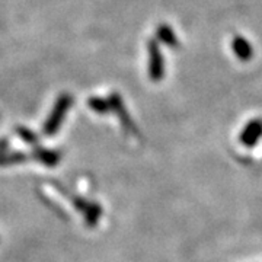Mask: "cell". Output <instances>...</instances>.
<instances>
[{
	"instance_id": "1",
	"label": "cell",
	"mask_w": 262,
	"mask_h": 262,
	"mask_svg": "<svg viewBox=\"0 0 262 262\" xmlns=\"http://www.w3.org/2000/svg\"><path fill=\"white\" fill-rule=\"evenodd\" d=\"M72 103H73V98H72V95L69 94H63L57 99L53 111L50 113L47 121L44 124V134L46 136H53L58 131L61 122L64 120V115L70 110Z\"/></svg>"
},
{
	"instance_id": "2",
	"label": "cell",
	"mask_w": 262,
	"mask_h": 262,
	"mask_svg": "<svg viewBox=\"0 0 262 262\" xmlns=\"http://www.w3.org/2000/svg\"><path fill=\"white\" fill-rule=\"evenodd\" d=\"M34 159L38 160L39 163L46 165L48 168H54L58 165V162L61 159V155L57 150H48V149H35L32 153Z\"/></svg>"
},
{
	"instance_id": "3",
	"label": "cell",
	"mask_w": 262,
	"mask_h": 262,
	"mask_svg": "<svg viewBox=\"0 0 262 262\" xmlns=\"http://www.w3.org/2000/svg\"><path fill=\"white\" fill-rule=\"evenodd\" d=\"M28 159V156L25 153L20 151H12V153H0V166H9V165H16L22 163Z\"/></svg>"
},
{
	"instance_id": "4",
	"label": "cell",
	"mask_w": 262,
	"mask_h": 262,
	"mask_svg": "<svg viewBox=\"0 0 262 262\" xmlns=\"http://www.w3.org/2000/svg\"><path fill=\"white\" fill-rule=\"evenodd\" d=\"M101 215H102V208L101 206H98V204H95V203H91L89 207H88V210L84 211V222H86V225L89 226V227H94L98 223V220L101 219Z\"/></svg>"
},
{
	"instance_id": "5",
	"label": "cell",
	"mask_w": 262,
	"mask_h": 262,
	"mask_svg": "<svg viewBox=\"0 0 262 262\" xmlns=\"http://www.w3.org/2000/svg\"><path fill=\"white\" fill-rule=\"evenodd\" d=\"M16 133L22 137V140L25 141V143H28V144H31V146H35L38 143V137L32 133V131L29 130V128L18 127V128H16Z\"/></svg>"
},
{
	"instance_id": "6",
	"label": "cell",
	"mask_w": 262,
	"mask_h": 262,
	"mask_svg": "<svg viewBox=\"0 0 262 262\" xmlns=\"http://www.w3.org/2000/svg\"><path fill=\"white\" fill-rule=\"evenodd\" d=\"M89 106L96 111V113H106V110H108V105L106 102H103L102 99H99V98H92L91 101H89Z\"/></svg>"
}]
</instances>
